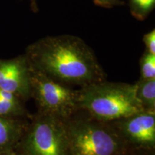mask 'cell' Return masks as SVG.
I'll list each match as a JSON object with an SVG mask.
<instances>
[{"mask_svg": "<svg viewBox=\"0 0 155 155\" xmlns=\"http://www.w3.org/2000/svg\"><path fill=\"white\" fill-rule=\"evenodd\" d=\"M136 85V96L144 111H155V79L139 78Z\"/></svg>", "mask_w": 155, "mask_h": 155, "instance_id": "obj_8", "label": "cell"}, {"mask_svg": "<svg viewBox=\"0 0 155 155\" xmlns=\"http://www.w3.org/2000/svg\"><path fill=\"white\" fill-rule=\"evenodd\" d=\"M128 152H129V151H128ZM128 152H127V153H126V154H124V155H127V153H128Z\"/></svg>", "mask_w": 155, "mask_h": 155, "instance_id": "obj_19", "label": "cell"}, {"mask_svg": "<svg viewBox=\"0 0 155 155\" xmlns=\"http://www.w3.org/2000/svg\"><path fill=\"white\" fill-rule=\"evenodd\" d=\"M78 107L95 119L106 122L144 111L136 96L135 83L106 80L78 90Z\"/></svg>", "mask_w": 155, "mask_h": 155, "instance_id": "obj_2", "label": "cell"}, {"mask_svg": "<svg viewBox=\"0 0 155 155\" xmlns=\"http://www.w3.org/2000/svg\"><path fill=\"white\" fill-rule=\"evenodd\" d=\"M18 101H9L0 98V116H7L19 111Z\"/></svg>", "mask_w": 155, "mask_h": 155, "instance_id": "obj_12", "label": "cell"}, {"mask_svg": "<svg viewBox=\"0 0 155 155\" xmlns=\"http://www.w3.org/2000/svg\"><path fill=\"white\" fill-rule=\"evenodd\" d=\"M69 155H124L129 149L111 122L81 110L64 120Z\"/></svg>", "mask_w": 155, "mask_h": 155, "instance_id": "obj_3", "label": "cell"}, {"mask_svg": "<svg viewBox=\"0 0 155 155\" xmlns=\"http://www.w3.org/2000/svg\"><path fill=\"white\" fill-rule=\"evenodd\" d=\"M127 155H154V150H129Z\"/></svg>", "mask_w": 155, "mask_h": 155, "instance_id": "obj_16", "label": "cell"}, {"mask_svg": "<svg viewBox=\"0 0 155 155\" xmlns=\"http://www.w3.org/2000/svg\"><path fill=\"white\" fill-rule=\"evenodd\" d=\"M25 155H69L64 120L38 113L25 141Z\"/></svg>", "mask_w": 155, "mask_h": 155, "instance_id": "obj_5", "label": "cell"}, {"mask_svg": "<svg viewBox=\"0 0 155 155\" xmlns=\"http://www.w3.org/2000/svg\"><path fill=\"white\" fill-rule=\"evenodd\" d=\"M32 68L58 82L81 87L106 80V75L94 52L77 36H47L28 48Z\"/></svg>", "mask_w": 155, "mask_h": 155, "instance_id": "obj_1", "label": "cell"}, {"mask_svg": "<svg viewBox=\"0 0 155 155\" xmlns=\"http://www.w3.org/2000/svg\"><path fill=\"white\" fill-rule=\"evenodd\" d=\"M0 88L16 96L30 94V65L26 55L0 61Z\"/></svg>", "mask_w": 155, "mask_h": 155, "instance_id": "obj_7", "label": "cell"}, {"mask_svg": "<svg viewBox=\"0 0 155 155\" xmlns=\"http://www.w3.org/2000/svg\"><path fill=\"white\" fill-rule=\"evenodd\" d=\"M30 7L33 12H38L39 11L38 4H37V0H30Z\"/></svg>", "mask_w": 155, "mask_h": 155, "instance_id": "obj_17", "label": "cell"}, {"mask_svg": "<svg viewBox=\"0 0 155 155\" xmlns=\"http://www.w3.org/2000/svg\"><path fill=\"white\" fill-rule=\"evenodd\" d=\"M94 2L98 7H105V8H111L114 6L123 4L120 0H94Z\"/></svg>", "mask_w": 155, "mask_h": 155, "instance_id": "obj_14", "label": "cell"}, {"mask_svg": "<svg viewBox=\"0 0 155 155\" xmlns=\"http://www.w3.org/2000/svg\"><path fill=\"white\" fill-rule=\"evenodd\" d=\"M30 94L35 97L39 113L65 120L78 110V91L53 80L31 66Z\"/></svg>", "mask_w": 155, "mask_h": 155, "instance_id": "obj_4", "label": "cell"}, {"mask_svg": "<svg viewBox=\"0 0 155 155\" xmlns=\"http://www.w3.org/2000/svg\"><path fill=\"white\" fill-rule=\"evenodd\" d=\"M140 78L144 80L155 79V55L145 51L139 61Z\"/></svg>", "mask_w": 155, "mask_h": 155, "instance_id": "obj_11", "label": "cell"}, {"mask_svg": "<svg viewBox=\"0 0 155 155\" xmlns=\"http://www.w3.org/2000/svg\"><path fill=\"white\" fill-rule=\"evenodd\" d=\"M129 7L132 16L142 21L154 9L155 0H129Z\"/></svg>", "mask_w": 155, "mask_h": 155, "instance_id": "obj_10", "label": "cell"}, {"mask_svg": "<svg viewBox=\"0 0 155 155\" xmlns=\"http://www.w3.org/2000/svg\"><path fill=\"white\" fill-rule=\"evenodd\" d=\"M0 98L9 101H18L17 96L15 94L2 88H0Z\"/></svg>", "mask_w": 155, "mask_h": 155, "instance_id": "obj_15", "label": "cell"}, {"mask_svg": "<svg viewBox=\"0 0 155 155\" xmlns=\"http://www.w3.org/2000/svg\"><path fill=\"white\" fill-rule=\"evenodd\" d=\"M6 155H20V154H14V153H10V154H7Z\"/></svg>", "mask_w": 155, "mask_h": 155, "instance_id": "obj_18", "label": "cell"}, {"mask_svg": "<svg viewBox=\"0 0 155 155\" xmlns=\"http://www.w3.org/2000/svg\"><path fill=\"white\" fill-rule=\"evenodd\" d=\"M19 134V129L11 120L0 116V151L9 150Z\"/></svg>", "mask_w": 155, "mask_h": 155, "instance_id": "obj_9", "label": "cell"}, {"mask_svg": "<svg viewBox=\"0 0 155 155\" xmlns=\"http://www.w3.org/2000/svg\"><path fill=\"white\" fill-rule=\"evenodd\" d=\"M143 42L145 45L146 51L155 55V30L144 34L143 36Z\"/></svg>", "mask_w": 155, "mask_h": 155, "instance_id": "obj_13", "label": "cell"}, {"mask_svg": "<svg viewBox=\"0 0 155 155\" xmlns=\"http://www.w3.org/2000/svg\"><path fill=\"white\" fill-rule=\"evenodd\" d=\"M111 123L129 150H154L155 111H142Z\"/></svg>", "mask_w": 155, "mask_h": 155, "instance_id": "obj_6", "label": "cell"}]
</instances>
